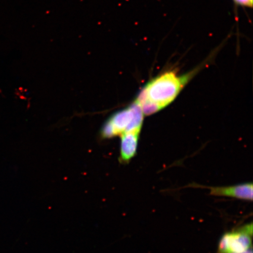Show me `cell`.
<instances>
[{
	"label": "cell",
	"instance_id": "cell-2",
	"mask_svg": "<svg viewBox=\"0 0 253 253\" xmlns=\"http://www.w3.org/2000/svg\"><path fill=\"white\" fill-rule=\"evenodd\" d=\"M253 224H245L221 237L217 253H245L252 249Z\"/></svg>",
	"mask_w": 253,
	"mask_h": 253
},
{
	"label": "cell",
	"instance_id": "cell-1",
	"mask_svg": "<svg viewBox=\"0 0 253 253\" xmlns=\"http://www.w3.org/2000/svg\"><path fill=\"white\" fill-rule=\"evenodd\" d=\"M198 70L200 69L182 75L173 69L163 72L145 85L134 102L140 107L144 115L159 112L176 99Z\"/></svg>",
	"mask_w": 253,
	"mask_h": 253
},
{
	"label": "cell",
	"instance_id": "cell-5",
	"mask_svg": "<svg viewBox=\"0 0 253 253\" xmlns=\"http://www.w3.org/2000/svg\"><path fill=\"white\" fill-rule=\"evenodd\" d=\"M140 132L141 130H134L122 134L120 159L123 162H128L135 156Z\"/></svg>",
	"mask_w": 253,
	"mask_h": 253
},
{
	"label": "cell",
	"instance_id": "cell-4",
	"mask_svg": "<svg viewBox=\"0 0 253 253\" xmlns=\"http://www.w3.org/2000/svg\"><path fill=\"white\" fill-rule=\"evenodd\" d=\"M195 187L207 188L210 190V194L216 197H230L241 200L253 201V183L221 186V187H208L198 185H192Z\"/></svg>",
	"mask_w": 253,
	"mask_h": 253
},
{
	"label": "cell",
	"instance_id": "cell-6",
	"mask_svg": "<svg viewBox=\"0 0 253 253\" xmlns=\"http://www.w3.org/2000/svg\"><path fill=\"white\" fill-rule=\"evenodd\" d=\"M235 4L243 7H253V0H233Z\"/></svg>",
	"mask_w": 253,
	"mask_h": 253
},
{
	"label": "cell",
	"instance_id": "cell-3",
	"mask_svg": "<svg viewBox=\"0 0 253 253\" xmlns=\"http://www.w3.org/2000/svg\"><path fill=\"white\" fill-rule=\"evenodd\" d=\"M144 114L135 102L130 106L114 114L108 120L115 136L126 132L141 130Z\"/></svg>",
	"mask_w": 253,
	"mask_h": 253
}]
</instances>
